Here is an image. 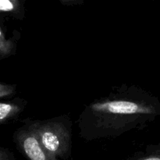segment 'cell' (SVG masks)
<instances>
[{
  "label": "cell",
  "instance_id": "cell-1",
  "mask_svg": "<svg viewBox=\"0 0 160 160\" xmlns=\"http://www.w3.org/2000/svg\"><path fill=\"white\" fill-rule=\"evenodd\" d=\"M160 117L157 97L137 86L123 85L88 105L79 116L80 135L88 141L117 138Z\"/></svg>",
  "mask_w": 160,
  "mask_h": 160
},
{
  "label": "cell",
  "instance_id": "cell-2",
  "mask_svg": "<svg viewBox=\"0 0 160 160\" xmlns=\"http://www.w3.org/2000/svg\"><path fill=\"white\" fill-rule=\"evenodd\" d=\"M33 123L47 159L67 160L71 156L72 122L68 116L33 120Z\"/></svg>",
  "mask_w": 160,
  "mask_h": 160
},
{
  "label": "cell",
  "instance_id": "cell-3",
  "mask_svg": "<svg viewBox=\"0 0 160 160\" xmlns=\"http://www.w3.org/2000/svg\"><path fill=\"white\" fill-rule=\"evenodd\" d=\"M23 123L12 136L18 151L28 160H48L34 129L33 120L28 118Z\"/></svg>",
  "mask_w": 160,
  "mask_h": 160
},
{
  "label": "cell",
  "instance_id": "cell-4",
  "mask_svg": "<svg viewBox=\"0 0 160 160\" xmlns=\"http://www.w3.org/2000/svg\"><path fill=\"white\" fill-rule=\"evenodd\" d=\"M27 100L23 98H15L10 101L2 102L0 103V123L2 125L17 118L24 110Z\"/></svg>",
  "mask_w": 160,
  "mask_h": 160
},
{
  "label": "cell",
  "instance_id": "cell-5",
  "mask_svg": "<svg viewBox=\"0 0 160 160\" xmlns=\"http://www.w3.org/2000/svg\"><path fill=\"white\" fill-rule=\"evenodd\" d=\"M24 1L20 0H1L0 11L2 15L10 16L17 20H23L25 17Z\"/></svg>",
  "mask_w": 160,
  "mask_h": 160
},
{
  "label": "cell",
  "instance_id": "cell-6",
  "mask_svg": "<svg viewBox=\"0 0 160 160\" xmlns=\"http://www.w3.org/2000/svg\"><path fill=\"white\" fill-rule=\"evenodd\" d=\"M20 39V33L15 31L13 38L6 39L3 31V27L0 28V59H3L15 54L17 41Z\"/></svg>",
  "mask_w": 160,
  "mask_h": 160
},
{
  "label": "cell",
  "instance_id": "cell-7",
  "mask_svg": "<svg viewBox=\"0 0 160 160\" xmlns=\"http://www.w3.org/2000/svg\"><path fill=\"white\" fill-rule=\"evenodd\" d=\"M16 88H17L16 84H6L4 83H1L0 84V98L1 100L9 98L15 95Z\"/></svg>",
  "mask_w": 160,
  "mask_h": 160
},
{
  "label": "cell",
  "instance_id": "cell-8",
  "mask_svg": "<svg viewBox=\"0 0 160 160\" xmlns=\"http://www.w3.org/2000/svg\"><path fill=\"white\" fill-rule=\"evenodd\" d=\"M127 160H160V154H141L138 153L135 156Z\"/></svg>",
  "mask_w": 160,
  "mask_h": 160
},
{
  "label": "cell",
  "instance_id": "cell-9",
  "mask_svg": "<svg viewBox=\"0 0 160 160\" xmlns=\"http://www.w3.org/2000/svg\"><path fill=\"white\" fill-rule=\"evenodd\" d=\"M0 160H15L14 154L9 148H0Z\"/></svg>",
  "mask_w": 160,
  "mask_h": 160
},
{
  "label": "cell",
  "instance_id": "cell-10",
  "mask_svg": "<svg viewBox=\"0 0 160 160\" xmlns=\"http://www.w3.org/2000/svg\"><path fill=\"white\" fill-rule=\"evenodd\" d=\"M147 154H160V143L157 145H149L146 147Z\"/></svg>",
  "mask_w": 160,
  "mask_h": 160
},
{
  "label": "cell",
  "instance_id": "cell-11",
  "mask_svg": "<svg viewBox=\"0 0 160 160\" xmlns=\"http://www.w3.org/2000/svg\"><path fill=\"white\" fill-rule=\"evenodd\" d=\"M48 160H59V159H56V158H48Z\"/></svg>",
  "mask_w": 160,
  "mask_h": 160
}]
</instances>
